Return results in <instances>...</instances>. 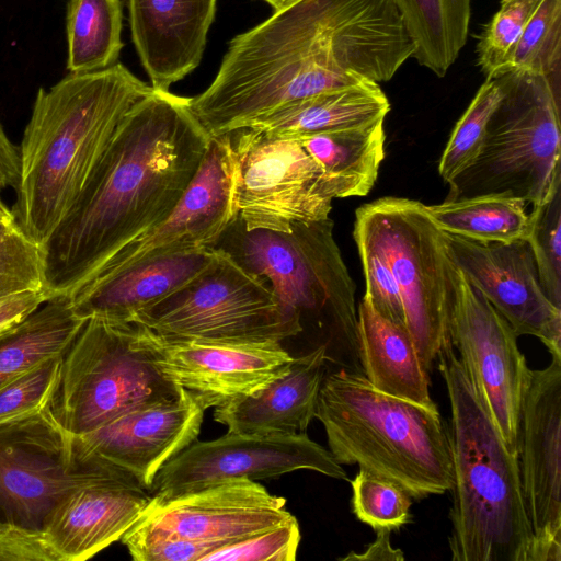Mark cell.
<instances>
[{"instance_id":"obj_1","label":"cell","mask_w":561,"mask_h":561,"mask_svg":"<svg viewBox=\"0 0 561 561\" xmlns=\"http://www.w3.org/2000/svg\"><path fill=\"white\" fill-rule=\"evenodd\" d=\"M414 44L391 0H298L233 37L191 108L210 138L309 96L390 80Z\"/></svg>"},{"instance_id":"obj_2","label":"cell","mask_w":561,"mask_h":561,"mask_svg":"<svg viewBox=\"0 0 561 561\" xmlns=\"http://www.w3.org/2000/svg\"><path fill=\"white\" fill-rule=\"evenodd\" d=\"M209 139L191 98L152 88L136 102L41 245L48 298L70 296L162 222L198 170Z\"/></svg>"},{"instance_id":"obj_3","label":"cell","mask_w":561,"mask_h":561,"mask_svg":"<svg viewBox=\"0 0 561 561\" xmlns=\"http://www.w3.org/2000/svg\"><path fill=\"white\" fill-rule=\"evenodd\" d=\"M151 90L119 62L68 73L38 90L19 149L11 210L39 247L76 201L125 115Z\"/></svg>"},{"instance_id":"obj_4","label":"cell","mask_w":561,"mask_h":561,"mask_svg":"<svg viewBox=\"0 0 561 561\" xmlns=\"http://www.w3.org/2000/svg\"><path fill=\"white\" fill-rule=\"evenodd\" d=\"M436 360L451 414V560L528 561L533 529L518 457L493 424L453 343Z\"/></svg>"},{"instance_id":"obj_5","label":"cell","mask_w":561,"mask_h":561,"mask_svg":"<svg viewBox=\"0 0 561 561\" xmlns=\"http://www.w3.org/2000/svg\"><path fill=\"white\" fill-rule=\"evenodd\" d=\"M316 419L340 465H358L421 501L453 485L448 438L437 407L387 394L364 374L340 368L324 375Z\"/></svg>"},{"instance_id":"obj_6","label":"cell","mask_w":561,"mask_h":561,"mask_svg":"<svg viewBox=\"0 0 561 561\" xmlns=\"http://www.w3.org/2000/svg\"><path fill=\"white\" fill-rule=\"evenodd\" d=\"M333 220L297 222L290 232L247 230L236 216L211 248L264 278L280 306L320 331L328 360L363 374L353 282L333 236Z\"/></svg>"},{"instance_id":"obj_7","label":"cell","mask_w":561,"mask_h":561,"mask_svg":"<svg viewBox=\"0 0 561 561\" xmlns=\"http://www.w3.org/2000/svg\"><path fill=\"white\" fill-rule=\"evenodd\" d=\"M497 78L503 96L480 151L447 182L445 202L503 196L536 206L561 183L560 91L527 71L510 70Z\"/></svg>"},{"instance_id":"obj_8","label":"cell","mask_w":561,"mask_h":561,"mask_svg":"<svg viewBox=\"0 0 561 561\" xmlns=\"http://www.w3.org/2000/svg\"><path fill=\"white\" fill-rule=\"evenodd\" d=\"M123 470L88 451L49 405L0 422V539L41 541L76 490Z\"/></svg>"},{"instance_id":"obj_9","label":"cell","mask_w":561,"mask_h":561,"mask_svg":"<svg viewBox=\"0 0 561 561\" xmlns=\"http://www.w3.org/2000/svg\"><path fill=\"white\" fill-rule=\"evenodd\" d=\"M353 233L367 239L386 259L397 282L405 328L424 369L430 373L451 343L454 262L445 233L424 204L382 197L356 210Z\"/></svg>"},{"instance_id":"obj_10","label":"cell","mask_w":561,"mask_h":561,"mask_svg":"<svg viewBox=\"0 0 561 561\" xmlns=\"http://www.w3.org/2000/svg\"><path fill=\"white\" fill-rule=\"evenodd\" d=\"M137 342V324L91 317L64 354L49 410L80 436L133 410L179 396Z\"/></svg>"},{"instance_id":"obj_11","label":"cell","mask_w":561,"mask_h":561,"mask_svg":"<svg viewBox=\"0 0 561 561\" xmlns=\"http://www.w3.org/2000/svg\"><path fill=\"white\" fill-rule=\"evenodd\" d=\"M215 251L199 274L133 323L165 336L228 342L280 343L302 333L300 320L280 306L264 278Z\"/></svg>"},{"instance_id":"obj_12","label":"cell","mask_w":561,"mask_h":561,"mask_svg":"<svg viewBox=\"0 0 561 561\" xmlns=\"http://www.w3.org/2000/svg\"><path fill=\"white\" fill-rule=\"evenodd\" d=\"M234 134L232 206L247 230L290 232L294 224L329 218L340 187L298 138Z\"/></svg>"},{"instance_id":"obj_13","label":"cell","mask_w":561,"mask_h":561,"mask_svg":"<svg viewBox=\"0 0 561 561\" xmlns=\"http://www.w3.org/2000/svg\"><path fill=\"white\" fill-rule=\"evenodd\" d=\"M454 284L451 343L505 445L518 457L520 408L530 374L518 336L456 265Z\"/></svg>"},{"instance_id":"obj_14","label":"cell","mask_w":561,"mask_h":561,"mask_svg":"<svg viewBox=\"0 0 561 561\" xmlns=\"http://www.w3.org/2000/svg\"><path fill=\"white\" fill-rule=\"evenodd\" d=\"M300 469L346 480L345 470L308 435H257L227 432L195 440L157 473L149 492L169 499L237 478L270 479Z\"/></svg>"},{"instance_id":"obj_15","label":"cell","mask_w":561,"mask_h":561,"mask_svg":"<svg viewBox=\"0 0 561 561\" xmlns=\"http://www.w3.org/2000/svg\"><path fill=\"white\" fill-rule=\"evenodd\" d=\"M137 324V342L170 382L207 408L254 394L284 375L294 357L279 342H228L158 334Z\"/></svg>"},{"instance_id":"obj_16","label":"cell","mask_w":561,"mask_h":561,"mask_svg":"<svg viewBox=\"0 0 561 561\" xmlns=\"http://www.w3.org/2000/svg\"><path fill=\"white\" fill-rule=\"evenodd\" d=\"M561 356L530 369L519 416L518 463L533 529L528 561H561Z\"/></svg>"},{"instance_id":"obj_17","label":"cell","mask_w":561,"mask_h":561,"mask_svg":"<svg viewBox=\"0 0 561 561\" xmlns=\"http://www.w3.org/2000/svg\"><path fill=\"white\" fill-rule=\"evenodd\" d=\"M285 506V497L254 480L237 478L169 499L152 496L127 531L234 543L293 519Z\"/></svg>"},{"instance_id":"obj_18","label":"cell","mask_w":561,"mask_h":561,"mask_svg":"<svg viewBox=\"0 0 561 561\" xmlns=\"http://www.w3.org/2000/svg\"><path fill=\"white\" fill-rule=\"evenodd\" d=\"M445 240L454 264L515 334L536 336L551 356H561V309L543 291L527 241L482 243L450 233Z\"/></svg>"},{"instance_id":"obj_19","label":"cell","mask_w":561,"mask_h":561,"mask_svg":"<svg viewBox=\"0 0 561 561\" xmlns=\"http://www.w3.org/2000/svg\"><path fill=\"white\" fill-rule=\"evenodd\" d=\"M232 175L231 135L210 138L198 170L169 216L116 253L94 276L150 257L214 247L236 217Z\"/></svg>"},{"instance_id":"obj_20","label":"cell","mask_w":561,"mask_h":561,"mask_svg":"<svg viewBox=\"0 0 561 561\" xmlns=\"http://www.w3.org/2000/svg\"><path fill=\"white\" fill-rule=\"evenodd\" d=\"M205 402L182 389L179 396L144 405L80 435L85 449L130 473L150 490L159 470L199 435Z\"/></svg>"},{"instance_id":"obj_21","label":"cell","mask_w":561,"mask_h":561,"mask_svg":"<svg viewBox=\"0 0 561 561\" xmlns=\"http://www.w3.org/2000/svg\"><path fill=\"white\" fill-rule=\"evenodd\" d=\"M151 493L127 471L82 486L51 515L43 540L54 561H84L124 534L140 518Z\"/></svg>"},{"instance_id":"obj_22","label":"cell","mask_w":561,"mask_h":561,"mask_svg":"<svg viewBox=\"0 0 561 561\" xmlns=\"http://www.w3.org/2000/svg\"><path fill=\"white\" fill-rule=\"evenodd\" d=\"M131 38L157 90L170 87L201 62L217 0H127Z\"/></svg>"},{"instance_id":"obj_23","label":"cell","mask_w":561,"mask_h":561,"mask_svg":"<svg viewBox=\"0 0 561 561\" xmlns=\"http://www.w3.org/2000/svg\"><path fill=\"white\" fill-rule=\"evenodd\" d=\"M213 248L171 253L136 262L122 270L99 274L69 297L81 319L99 317L133 322L199 274L215 257Z\"/></svg>"},{"instance_id":"obj_24","label":"cell","mask_w":561,"mask_h":561,"mask_svg":"<svg viewBox=\"0 0 561 561\" xmlns=\"http://www.w3.org/2000/svg\"><path fill=\"white\" fill-rule=\"evenodd\" d=\"M327 360L324 345L294 357L289 369L267 387L216 407L214 420L232 433L305 434L316 417Z\"/></svg>"},{"instance_id":"obj_25","label":"cell","mask_w":561,"mask_h":561,"mask_svg":"<svg viewBox=\"0 0 561 561\" xmlns=\"http://www.w3.org/2000/svg\"><path fill=\"white\" fill-rule=\"evenodd\" d=\"M357 317L359 360L368 381L387 394L437 407L430 396L428 373L407 328L381 317L365 298Z\"/></svg>"},{"instance_id":"obj_26","label":"cell","mask_w":561,"mask_h":561,"mask_svg":"<svg viewBox=\"0 0 561 561\" xmlns=\"http://www.w3.org/2000/svg\"><path fill=\"white\" fill-rule=\"evenodd\" d=\"M389 110L379 83L364 80L291 103L248 128L276 137L300 138L381 121Z\"/></svg>"},{"instance_id":"obj_27","label":"cell","mask_w":561,"mask_h":561,"mask_svg":"<svg viewBox=\"0 0 561 561\" xmlns=\"http://www.w3.org/2000/svg\"><path fill=\"white\" fill-rule=\"evenodd\" d=\"M85 321L69 296H57L0 331V386L47 357L64 355Z\"/></svg>"},{"instance_id":"obj_28","label":"cell","mask_w":561,"mask_h":561,"mask_svg":"<svg viewBox=\"0 0 561 561\" xmlns=\"http://www.w3.org/2000/svg\"><path fill=\"white\" fill-rule=\"evenodd\" d=\"M385 119L298 138L339 185L341 198L365 196L385 158Z\"/></svg>"},{"instance_id":"obj_29","label":"cell","mask_w":561,"mask_h":561,"mask_svg":"<svg viewBox=\"0 0 561 561\" xmlns=\"http://www.w3.org/2000/svg\"><path fill=\"white\" fill-rule=\"evenodd\" d=\"M414 44L413 58L444 77L467 43L471 0H391Z\"/></svg>"},{"instance_id":"obj_30","label":"cell","mask_w":561,"mask_h":561,"mask_svg":"<svg viewBox=\"0 0 561 561\" xmlns=\"http://www.w3.org/2000/svg\"><path fill=\"white\" fill-rule=\"evenodd\" d=\"M122 28V0H69L66 15L69 73H87L115 65L124 45Z\"/></svg>"},{"instance_id":"obj_31","label":"cell","mask_w":561,"mask_h":561,"mask_svg":"<svg viewBox=\"0 0 561 561\" xmlns=\"http://www.w3.org/2000/svg\"><path fill=\"white\" fill-rule=\"evenodd\" d=\"M525 204L503 196H478L424 207L445 233L482 243H510L526 237L528 214Z\"/></svg>"},{"instance_id":"obj_32","label":"cell","mask_w":561,"mask_h":561,"mask_svg":"<svg viewBox=\"0 0 561 561\" xmlns=\"http://www.w3.org/2000/svg\"><path fill=\"white\" fill-rule=\"evenodd\" d=\"M510 70L543 76L560 91L561 0L541 2L511 50L502 73Z\"/></svg>"},{"instance_id":"obj_33","label":"cell","mask_w":561,"mask_h":561,"mask_svg":"<svg viewBox=\"0 0 561 561\" xmlns=\"http://www.w3.org/2000/svg\"><path fill=\"white\" fill-rule=\"evenodd\" d=\"M503 96L500 79L486 78L457 122L439 160L438 172L447 183L478 156L486 124Z\"/></svg>"},{"instance_id":"obj_34","label":"cell","mask_w":561,"mask_h":561,"mask_svg":"<svg viewBox=\"0 0 561 561\" xmlns=\"http://www.w3.org/2000/svg\"><path fill=\"white\" fill-rule=\"evenodd\" d=\"M529 244L541 287L561 309V183L528 215Z\"/></svg>"},{"instance_id":"obj_35","label":"cell","mask_w":561,"mask_h":561,"mask_svg":"<svg viewBox=\"0 0 561 561\" xmlns=\"http://www.w3.org/2000/svg\"><path fill=\"white\" fill-rule=\"evenodd\" d=\"M353 513L374 530L399 529L411 520L412 499L398 484L363 468L351 480Z\"/></svg>"},{"instance_id":"obj_36","label":"cell","mask_w":561,"mask_h":561,"mask_svg":"<svg viewBox=\"0 0 561 561\" xmlns=\"http://www.w3.org/2000/svg\"><path fill=\"white\" fill-rule=\"evenodd\" d=\"M543 0H501L477 46L478 66L486 78L500 76L508 55Z\"/></svg>"},{"instance_id":"obj_37","label":"cell","mask_w":561,"mask_h":561,"mask_svg":"<svg viewBox=\"0 0 561 561\" xmlns=\"http://www.w3.org/2000/svg\"><path fill=\"white\" fill-rule=\"evenodd\" d=\"M43 289L41 247L15 219H0V298Z\"/></svg>"},{"instance_id":"obj_38","label":"cell","mask_w":561,"mask_h":561,"mask_svg":"<svg viewBox=\"0 0 561 561\" xmlns=\"http://www.w3.org/2000/svg\"><path fill=\"white\" fill-rule=\"evenodd\" d=\"M64 355L47 357L0 386V422L47 405Z\"/></svg>"},{"instance_id":"obj_39","label":"cell","mask_w":561,"mask_h":561,"mask_svg":"<svg viewBox=\"0 0 561 561\" xmlns=\"http://www.w3.org/2000/svg\"><path fill=\"white\" fill-rule=\"evenodd\" d=\"M299 524L293 519L221 547L203 561H294L300 542Z\"/></svg>"},{"instance_id":"obj_40","label":"cell","mask_w":561,"mask_h":561,"mask_svg":"<svg viewBox=\"0 0 561 561\" xmlns=\"http://www.w3.org/2000/svg\"><path fill=\"white\" fill-rule=\"evenodd\" d=\"M366 282L364 298L387 320L405 327L397 282L383 255L364 237L353 233Z\"/></svg>"},{"instance_id":"obj_41","label":"cell","mask_w":561,"mask_h":561,"mask_svg":"<svg viewBox=\"0 0 561 561\" xmlns=\"http://www.w3.org/2000/svg\"><path fill=\"white\" fill-rule=\"evenodd\" d=\"M135 561H203L210 552L231 545L126 531L122 537Z\"/></svg>"},{"instance_id":"obj_42","label":"cell","mask_w":561,"mask_h":561,"mask_svg":"<svg viewBox=\"0 0 561 561\" xmlns=\"http://www.w3.org/2000/svg\"><path fill=\"white\" fill-rule=\"evenodd\" d=\"M48 299L43 289L27 290L0 298V331L21 321Z\"/></svg>"},{"instance_id":"obj_43","label":"cell","mask_w":561,"mask_h":561,"mask_svg":"<svg viewBox=\"0 0 561 561\" xmlns=\"http://www.w3.org/2000/svg\"><path fill=\"white\" fill-rule=\"evenodd\" d=\"M0 561H54L41 541L0 539Z\"/></svg>"},{"instance_id":"obj_44","label":"cell","mask_w":561,"mask_h":561,"mask_svg":"<svg viewBox=\"0 0 561 561\" xmlns=\"http://www.w3.org/2000/svg\"><path fill=\"white\" fill-rule=\"evenodd\" d=\"M377 537L368 548L362 552L356 553L351 551L347 556L339 558L343 561H403L404 554L402 550L394 549L390 543V533L388 528H378L375 530Z\"/></svg>"},{"instance_id":"obj_45","label":"cell","mask_w":561,"mask_h":561,"mask_svg":"<svg viewBox=\"0 0 561 561\" xmlns=\"http://www.w3.org/2000/svg\"><path fill=\"white\" fill-rule=\"evenodd\" d=\"M20 175L19 150L5 134L0 123V191L15 188Z\"/></svg>"},{"instance_id":"obj_46","label":"cell","mask_w":561,"mask_h":561,"mask_svg":"<svg viewBox=\"0 0 561 561\" xmlns=\"http://www.w3.org/2000/svg\"><path fill=\"white\" fill-rule=\"evenodd\" d=\"M264 1L272 5V8L274 9V12H277V11L288 8L289 5L297 2L298 0H264Z\"/></svg>"},{"instance_id":"obj_47","label":"cell","mask_w":561,"mask_h":561,"mask_svg":"<svg viewBox=\"0 0 561 561\" xmlns=\"http://www.w3.org/2000/svg\"><path fill=\"white\" fill-rule=\"evenodd\" d=\"M0 219H15L12 210L0 198Z\"/></svg>"}]
</instances>
